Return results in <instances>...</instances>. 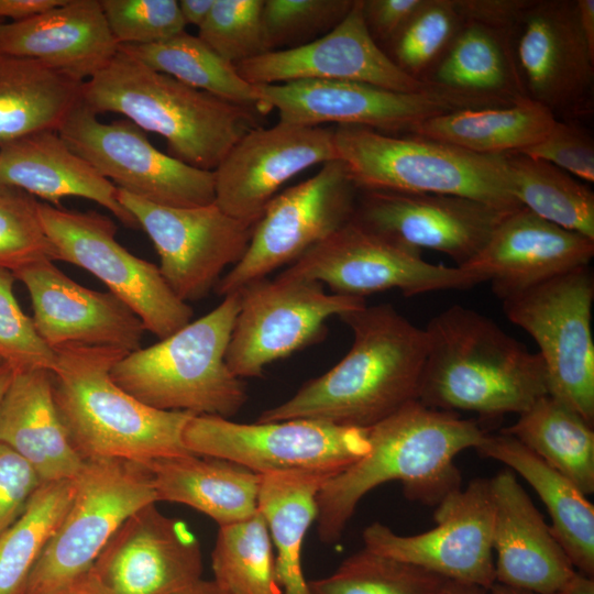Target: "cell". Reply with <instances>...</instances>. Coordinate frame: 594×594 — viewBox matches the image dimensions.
Listing matches in <instances>:
<instances>
[{"instance_id":"6da1fadb","label":"cell","mask_w":594,"mask_h":594,"mask_svg":"<svg viewBox=\"0 0 594 594\" xmlns=\"http://www.w3.org/2000/svg\"><path fill=\"white\" fill-rule=\"evenodd\" d=\"M339 318L353 333L349 352L289 399L261 413L257 422L316 419L369 429L418 400L425 329L391 304L365 305Z\"/></svg>"},{"instance_id":"7a4b0ae2","label":"cell","mask_w":594,"mask_h":594,"mask_svg":"<svg viewBox=\"0 0 594 594\" xmlns=\"http://www.w3.org/2000/svg\"><path fill=\"white\" fill-rule=\"evenodd\" d=\"M369 452L329 479L317 495L318 535L338 542L361 499L375 487L399 481L405 496L437 506L461 488L455 457L484 438L480 425L453 411L410 402L367 429Z\"/></svg>"},{"instance_id":"3957f363","label":"cell","mask_w":594,"mask_h":594,"mask_svg":"<svg viewBox=\"0 0 594 594\" xmlns=\"http://www.w3.org/2000/svg\"><path fill=\"white\" fill-rule=\"evenodd\" d=\"M425 331L421 404L493 418L520 415L549 394L540 355L479 311L453 305L436 315Z\"/></svg>"},{"instance_id":"277c9868","label":"cell","mask_w":594,"mask_h":594,"mask_svg":"<svg viewBox=\"0 0 594 594\" xmlns=\"http://www.w3.org/2000/svg\"><path fill=\"white\" fill-rule=\"evenodd\" d=\"M125 354L82 345L55 350L54 399L74 449L84 461L118 459L144 466L191 453L183 430L195 415L146 406L112 381L110 371Z\"/></svg>"},{"instance_id":"5b68a950","label":"cell","mask_w":594,"mask_h":594,"mask_svg":"<svg viewBox=\"0 0 594 594\" xmlns=\"http://www.w3.org/2000/svg\"><path fill=\"white\" fill-rule=\"evenodd\" d=\"M95 113L114 112L166 140L168 154L213 172L235 143L258 127V112L233 105L156 72L120 48L84 82Z\"/></svg>"},{"instance_id":"8992f818","label":"cell","mask_w":594,"mask_h":594,"mask_svg":"<svg viewBox=\"0 0 594 594\" xmlns=\"http://www.w3.org/2000/svg\"><path fill=\"white\" fill-rule=\"evenodd\" d=\"M240 293L147 348L119 359L112 381L155 409L230 418L248 399L245 383L226 362Z\"/></svg>"},{"instance_id":"52a82bcc","label":"cell","mask_w":594,"mask_h":594,"mask_svg":"<svg viewBox=\"0 0 594 594\" xmlns=\"http://www.w3.org/2000/svg\"><path fill=\"white\" fill-rule=\"evenodd\" d=\"M334 145L359 190L455 195L505 210L521 207L513 196L504 155L358 125H337Z\"/></svg>"},{"instance_id":"ba28073f","label":"cell","mask_w":594,"mask_h":594,"mask_svg":"<svg viewBox=\"0 0 594 594\" xmlns=\"http://www.w3.org/2000/svg\"><path fill=\"white\" fill-rule=\"evenodd\" d=\"M194 454L238 463L260 475L308 473L333 477L370 450L367 429L316 419L240 424L195 415L183 430Z\"/></svg>"},{"instance_id":"9c48e42d","label":"cell","mask_w":594,"mask_h":594,"mask_svg":"<svg viewBox=\"0 0 594 594\" xmlns=\"http://www.w3.org/2000/svg\"><path fill=\"white\" fill-rule=\"evenodd\" d=\"M70 506L35 564L24 594H46L88 573L119 527L157 502L150 470L141 464L84 461Z\"/></svg>"},{"instance_id":"30bf717a","label":"cell","mask_w":594,"mask_h":594,"mask_svg":"<svg viewBox=\"0 0 594 594\" xmlns=\"http://www.w3.org/2000/svg\"><path fill=\"white\" fill-rule=\"evenodd\" d=\"M594 277L571 270L502 300L507 319L537 343L548 393L594 425Z\"/></svg>"},{"instance_id":"8fae6325","label":"cell","mask_w":594,"mask_h":594,"mask_svg":"<svg viewBox=\"0 0 594 594\" xmlns=\"http://www.w3.org/2000/svg\"><path fill=\"white\" fill-rule=\"evenodd\" d=\"M40 217L56 261L96 276L140 318L145 331L162 340L191 321L193 308L173 293L158 266L116 240L117 227L110 218L41 202Z\"/></svg>"},{"instance_id":"7c38bea8","label":"cell","mask_w":594,"mask_h":594,"mask_svg":"<svg viewBox=\"0 0 594 594\" xmlns=\"http://www.w3.org/2000/svg\"><path fill=\"white\" fill-rule=\"evenodd\" d=\"M358 191L345 164H322L312 177L278 193L255 223L242 258L215 289L226 297L290 265L352 220Z\"/></svg>"},{"instance_id":"4fadbf2b","label":"cell","mask_w":594,"mask_h":594,"mask_svg":"<svg viewBox=\"0 0 594 594\" xmlns=\"http://www.w3.org/2000/svg\"><path fill=\"white\" fill-rule=\"evenodd\" d=\"M239 293L226 362L242 380L261 377L270 363L322 340L330 317L366 305L365 298L328 294L318 282L279 275L254 280Z\"/></svg>"},{"instance_id":"5bb4252c","label":"cell","mask_w":594,"mask_h":594,"mask_svg":"<svg viewBox=\"0 0 594 594\" xmlns=\"http://www.w3.org/2000/svg\"><path fill=\"white\" fill-rule=\"evenodd\" d=\"M278 275L318 282L333 294L360 298L388 289H399L410 297L483 283L479 275L461 267L431 264L420 251L391 241L354 220Z\"/></svg>"},{"instance_id":"9a60e30c","label":"cell","mask_w":594,"mask_h":594,"mask_svg":"<svg viewBox=\"0 0 594 594\" xmlns=\"http://www.w3.org/2000/svg\"><path fill=\"white\" fill-rule=\"evenodd\" d=\"M56 132L118 189L167 207H199L215 201L213 172L158 151L128 119L100 122L82 101Z\"/></svg>"},{"instance_id":"2e32d148","label":"cell","mask_w":594,"mask_h":594,"mask_svg":"<svg viewBox=\"0 0 594 594\" xmlns=\"http://www.w3.org/2000/svg\"><path fill=\"white\" fill-rule=\"evenodd\" d=\"M118 197L151 239L166 284L185 302L205 297L249 246L254 226L230 217L215 202L167 207L121 189Z\"/></svg>"},{"instance_id":"e0dca14e","label":"cell","mask_w":594,"mask_h":594,"mask_svg":"<svg viewBox=\"0 0 594 594\" xmlns=\"http://www.w3.org/2000/svg\"><path fill=\"white\" fill-rule=\"evenodd\" d=\"M433 519V528L409 536L375 521L363 530L364 548L488 591L495 583L490 479H474L449 494L436 506Z\"/></svg>"},{"instance_id":"ac0fdd59","label":"cell","mask_w":594,"mask_h":594,"mask_svg":"<svg viewBox=\"0 0 594 594\" xmlns=\"http://www.w3.org/2000/svg\"><path fill=\"white\" fill-rule=\"evenodd\" d=\"M279 122L320 127L324 123L358 125L382 133L411 130L427 119L481 103L441 90L398 92L373 85L343 80L302 79L255 85Z\"/></svg>"},{"instance_id":"d6986e66","label":"cell","mask_w":594,"mask_h":594,"mask_svg":"<svg viewBox=\"0 0 594 594\" xmlns=\"http://www.w3.org/2000/svg\"><path fill=\"white\" fill-rule=\"evenodd\" d=\"M514 40L528 99L556 119L592 114L594 56L580 31L575 0H531Z\"/></svg>"},{"instance_id":"ffe728a7","label":"cell","mask_w":594,"mask_h":594,"mask_svg":"<svg viewBox=\"0 0 594 594\" xmlns=\"http://www.w3.org/2000/svg\"><path fill=\"white\" fill-rule=\"evenodd\" d=\"M334 129L279 122L245 133L213 170L215 204L255 226L280 187L302 170L337 160Z\"/></svg>"},{"instance_id":"44dd1931","label":"cell","mask_w":594,"mask_h":594,"mask_svg":"<svg viewBox=\"0 0 594 594\" xmlns=\"http://www.w3.org/2000/svg\"><path fill=\"white\" fill-rule=\"evenodd\" d=\"M509 211L455 195L363 190L352 220L400 245L443 253L461 267Z\"/></svg>"},{"instance_id":"7402d4cb","label":"cell","mask_w":594,"mask_h":594,"mask_svg":"<svg viewBox=\"0 0 594 594\" xmlns=\"http://www.w3.org/2000/svg\"><path fill=\"white\" fill-rule=\"evenodd\" d=\"M253 85L302 79L355 81L398 92L437 90L403 72L373 40L361 0L328 33L292 48L271 51L235 65Z\"/></svg>"},{"instance_id":"603a6c76","label":"cell","mask_w":594,"mask_h":594,"mask_svg":"<svg viewBox=\"0 0 594 594\" xmlns=\"http://www.w3.org/2000/svg\"><path fill=\"white\" fill-rule=\"evenodd\" d=\"M202 569L195 534L155 503L119 527L92 566L111 594H174L202 579Z\"/></svg>"},{"instance_id":"cb8c5ba5","label":"cell","mask_w":594,"mask_h":594,"mask_svg":"<svg viewBox=\"0 0 594 594\" xmlns=\"http://www.w3.org/2000/svg\"><path fill=\"white\" fill-rule=\"evenodd\" d=\"M13 274L29 293L38 334L54 351L82 345L130 353L141 348L145 331L142 321L110 292L79 285L51 260Z\"/></svg>"},{"instance_id":"d4e9b609","label":"cell","mask_w":594,"mask_h":594,"mask_svg":"<svg viewBox=\"0 0 594 594\" xmlns=\"http://www.w3.org/2000/svg\"><path fill=\"white\" fill-rule=\"evenodd\" d=\"M594 240L520 207L504 216L483 249L461 268L490 282L504 300L571 270L590 265Z\"/></svg>"},{"instance_id":"484cf974","label":"cell","mask_w":594,"mask_h":594,"mask_svg":"<svg viewBox=\"0 0 594 594\" xmlns=\"http://www.w3.org/2000/svg\"><path fill=\"white\" fill-rule=\"evenodd\" d=\"M494 505L495 583L537 594H556L575 572L515 473L490 479Z\"/></svg>"},{"instance_id":"4316f807","label":"cell","mask_w":594,"mask_h":594,"mask_svg":"<svg viewBox=\"0 0 594 594\" xmlns=\"http://www.w3.org/2000/svg\"><path fill=\"white\" fill-rule=\"evenodd\" d=\"M100 0H65L23 21L0 22V53L37 59L85 82L119 51Z\"/></svg>"},{"instance_id":"83f0119b","label":"cell","mask_w":594,"mask_h":594,"mask_svg":"<svg viewBox=\"0 0 594 594\" xmlns=\"http://www.w3.org/2000/svg\"><path fill=\"white\" fill-rule=\"evenodd\" d=\"M0 184L57 205L65 197L92 200L125 227L139 228L118 188L75 153L56 131L33 133L0 147Z\"/></svg>"},{"instance_id":"f1b7e54d","label":"cell","mask_w":594,"mask_h":594,"mask_svg":"<svg viewBox=\"0 0 594 594\" xmlns=\"http://www.w3.org/2000/svg\"><path fill=\"white\" fill-rule=\"evenodd\" d=\"M0 443L21 455L42 482L78 475L84 460L59 418L50 371H13L0 402Z\"/></svg>"},{"instance_id":"f546056e","label":"cell","mask_w":594,"mask_h":594,"mask_svg":"<svg viewBox=\"0 0 594 594\" xmlns=\"http://www.w3.org/2000/svg\"><path fill=\"white\" fill-rule=\"evenodd\" d=\"M484 458L507 465L537 493L551 519L550 529L574 569L594 575V506L576 485L513 436L485 433L475 448Z\"/></svg>"},{"instance_id":"4dcf8cb0","label":"cell","mask_w":594,"mask_h":594,"mask_svg":"<svg viewBox=\"0 0 594 594\" xmlns=\"http://www.w3.org/2000/svg\"><path fill=\"white\" fill-rule=\"evenodd\" d=\"M157 502L187 505L219 527L258 512L262 475L228 460L194 453L164 458L146 465Z\"/></svg>"},{"instance_id":"1f68e13d","label":"cell","mask_w":594,"mask_h":594,"mask_svg":"<svg viewBox=\"0 0 594 594\" xmlns=\"http://www.w3.org/2000/svg\"><path fill=\"white\" fill-rule=\"evenodd\" d=\"M515 32L463 23L425 82L437 90L504 107L527 99L515 54Z\"/></svg>"},{"instance_id":"d6a6232c","label":"cell","mask_w":594,"mask_h":594,"mask_svg":"<svg viewBox=\"0 0 594 594\" xmlns=\"http://www.w3.org/2000/svg\"><path fill=\"white\" fill-rule=\"evenodd\" d=\"M82 86L37 59L0 53V147L57 131L82 102Z\"/></svg>"},{"instance_id":"836d02e7","label":"cell","mask_w":594,"mask_h":594,"mask_svg":"<svg viewBox=\"0 0 594 594\" xmlns=\"http://www.w3.org/2000/svg\"><path fill=\"white\" fill-rule=\"evenodd\" d=\"M554 121L548 109L527 98L510 106L450 111L420 122L409 134L477 154L505 155L541 141Z\"/></svg>"},{"instance_id":"e575fe53","label":"cell","mask_w":594,"mask_h":594,"mask_svg":"<svg viewBox=\"0 0 594 594\" xmlns=\"http://www.w3.org/2000/svg\"><path fill=\"white\" fill-rule=\"evenodd\" d=\"M329 479L308 473L262 475L257 505L272 538L280 594H312L302 572L301 548L317 518L318 492Z\"/></svg>"},{"instance_id":"d590c367","label":"cell","mask_w":594,"mask_h":594,"mask_svg":"<svg viewBox=\"0 0 594 594\" xmlns=\"http://www.w3.org/2000/svg\"><path fill=\"white\" fill-rule=\"evenodd\" d=\"M503 432L516 438L588 495L594 492V430L582 416L547 394Z\"/></svg>"},{"instance_id":"8d00e7d4","label":"cell","mask_w":594,"mask_h":594,"mask_svg":"<svg viewBox=\"0 0 594 594\" xmlns=\"http://www.w3.org/2000/svg\"><path fill=\"white\" fill-rule=\"evenodd\" d=\"M119 48L187 86L252 109L261 116L268 113L257 87L244 79L234 64L218 55L198 36L184 31L160 43L120 45Z\"/></svg>"},{"instance_id":"74e56055","label":"cell","mask_w":594,"mask_h":594,"mask_svg":"<svg viewBox=\"0 0 594 594\" xmlns=\"http://www.w3.org/2000/svg\"><path fill=\"white\" fill-rule=\"evenodd\" d=\"M518 204L563 229L594 240V193L563 169L520 153L504 155Z\"/></svg>"},{"instance_id":"f35d334b","label":"cell","mask_w":594,"mask_h":594,"mask_svg":"<svg viewBox=\"0 0 594 594\" xmlns=\"http://www.w3.org/2000/svg\"><path fill=\"white\" fill-rule=\"evenodd\" d=\"M74 494V480L43 482L20 517L0 535V594H24Z\"/></svg>"},{"instance_id":"ab89813d","label":"cell","mask_w":594,"mask_h":594,"mask_svg":"<svg viewBox=\"0 0 594 594\" xmlns=\"http://www.w3.org/2000/svg\"><path fill=\"white\" fill-rule=\"evenodd\" d=\"M211 565L213 581L228 594H280L272 538L260 512L219 527Z\"/></svg>"},{"instance_id":"60d3db41","label":"cell","mask_w":594,"mask_h":594,"mask_svg":"<svg viewBox=\"0 0 594 594\" xmlns=\"http://www.w3.org/2000/svg\"><path fill=\"white\" fill-rule=\"evenodd\" d=\"M448 579L366 548L333 573L308 581L312 594H447Z\"/></svg>"},{"instance_id":"b9f144b4","label":"cell","mask_w":594,"mask_h":594,"mask_svg":"<svg viewBox=\"0 0 594 594\" xmlns=\"http://www.w3.org/2000/svg\"><path fill=\"white\" fill-rule=\"evenodd\" d=\"M462 25L454 0H426L388 46V56L407 75L425 82Z\"/></svg>"},{"instance_id":"7bdbcfd3","label":"cell","mask_w":594,"mask_h":594,"mask_svg":"<svg viewBox=\"0 0 594 594\" xmlns=\"http://www.w3.org/2000/svg\"><path fill=\"white\" fill-rule=\"evenodd\" d=\"M44 260L56 261L40 217V202L0 184V267L15 273Z\"/></svg>"},{"instance_id":"ee69618b","label":"cell","mask_w":594,"mask_h":594,"mask_svg":"<svg viewBox=\"0 0 594 594\" xmlns=\"http://www.w3.org/2000/svg\"><path fill=\"white\" fill-rule=\"evenodd\" d=\"M354 0H264L262 22L268 52L300 46L328 33Z\"/></svg>"},{"instance_id":"f6af8a7d","label":"cell","mask_w":594,"mask_h":594,"mask_svg":"<svg viewBox=\"0 0 594 594\" xmlns=\"http://www.w3.org/2000/svg\"><path fill=\"white\" fill-rule=\"evenodd\" d=\"M263 3L264 0H215L197 36L234 65L267 53Z\"/></svg>"},{"instance_id":"bcb514c9","label":"cell","mask_w":594,"mask_h":594,"mask_svg":"<svg viewBox=\"0 0 594 594\" xmlns=\"http://www.w3.org/2000/svg\"><path fill=\"white\" fill-rule=\"evenodd\" d=\"M119 45H148L185 31L176 0H100Z\"/></svg>"},{"instance_id":"7dc6e473","label":"cell","mask_w":594,"mask_h":594,"mask_svg":"<svg viewBox=\"0 0 594 594\" xmlns=\"http://www.w3.org/2000/svg\"><path fill=\"white\" fill-rule=\"evenodd\" d=\"M15 276L0 267V356L13 371H52L55 351L38 334L16 301Z\"/></svg>"},{"instance_id":"c3c4849f","label":"cell","mask_w":594,"mask_h":594,"mask_svg":"<svg viewBox=\"0 0 594 594\" xmlns=\"http://www.w3.org/2000/svg\"><path fill=\"white\" fill-rule=\"evenodd\" d=\"M550 163L575 178L594 182V141L576 121L556 119L538 143L518 152Z\"/></svg>"},{"instance_id":"681fc988","label":"cell","mask_w":594,"mask_h":594,"mask_svg":"<svg viewBox=\"0 0 594 594\" xmlns=\"http://www.w3.org/2000/svg\"><path fill=\"white\" fill-rule=\"evenodd\" d=\"M42 483L21 455L0 443V535L20 517Z\"/></svg>"},{"instance_id":"f907efd6","label":"cell","mask_w":594,"mask_h":594,"mask_svg":"<svg viewBox=\"0 0 594 594\" xmlns=\"http://www.w3.org/2000/svg\"><path fill=\"white\" fill-rule=\"evenodd\" d=\"M426 0H361L364 23L373 40L387 47Z\"/></svg>"},{"instance_id":"816d5d0a","label":"cell","mask_w":594,"mask_h":594,"mask_svg":"<svg viewBox=\"0 0 594 594\" xmlns=\"http://www.w3.org/2000/svg\"><path fill=\"white\" fill-rule=\"evenodd\" d=\"M531 0H454L463 23L515 32Z\"/></svg>"},{"instance_id":"f5cc1de1","label":"cell","mask_w":594,"mask_h":594,"mask_svg":"<svg viewBox=\"0 0 594 594\" xmlns=\"http://www.w3.org/2000/svg\"><path fill=\"white\" fill-rule=\"evenodd\" d=\"M65 0H0V20L2 18L23 21L61 6Z\"/></svg>"},{"instance_id":"db71d44e","label":"cell","mask_w":594,"mask_h":594,"mask_svg":"<svg viewBox=\"0 0 594 594\" xmlns=\"http://www.w3.org/2000/svg\"><path fill=\"white\" fill-rule=\"evenodd\" d=\"M46 594H111L91 569L81 578Z\"/></svg>"},{"instance_id":"11a10c76","label":"cell","mask_w":594,"mask_h":594,"mask_svg":"<svg viewBox=\"0 0 594 594\" xmlns=\"http://www.w3.org/2000/svg\"><path fill=\"white\" fill-rule=\"evenodd\" d=\"M580 31L594 56V0H575Z\"/></svg>"},{"instance_id":"9f6ffc18","label":"cell","mask_w":594,"mask_h":594,"mask_svg":"<svg viewBox=\"0 0 594 594\" xmlns=\"http://www.w3.org/2000/svg\"><path fill=\"white\" fill-rule=\"evenodd\" d=\"M215 0H180L178 8L185 24L199 28L208 18Z\"/></svg>"},{"instance_id":"6f0895ef","label":"cell","mask_w":594,"mask_h":594,"mask_svg":"<svg viewBox=\"0 0 594 594\" xmlns=\"http://www.w3.org/2000/svg\"><path fill=\"white\" fill-rule=\"evenodd\" d=\"M556 594H594V579L575 570Z\"/></svg>"},{"instance_id":"680465c9","label":"cell","mask_w":594,"mask_h":594,"mask_svg":"<svg viewBox=\"0 0 594 594\" xmlns=\"http://www.w3.org/2000/svg\"><path fill=\"white\" fill-rule=\"evenodd\" d=\"M174 594H228L213 580H204L174 593Z\"/></svg>"},{"instance_id":"91938a15","label":"cell","mask_w":594,"mask_h":594,"mask_svg":"<svg viewBox=\"0 0 594 594\" xmlns=\"http://www.w3.org/2000/svg\"><path fill=\"white\" fill-rule=\"evenodd\" d=\"M447 594H487V590L473 584L450 582Z\"/></svg>"},{"instance_id":"94428289","label":"cell","mask_w":594,"mask_h":594,"mask_svg":"<svg viewBox=\"0 0 594 594\" xmlns=\"http://www.w3.org/2000/svg\"><path fill=\"white\" fill-rule=\"evenodd\" d=\"M12 376L13 370L9 364L3 363L0 365V402L12 380Z\"/></svg>"},{"instance_id":"6125c7cd","label":"cell","mask_w":594,"mask_h":594,"mask_svg":"<svg viewBox=\"0 0 594 594\" xmlns=\"http://www.w3.org/2000/svg\"><path fill=\"white\" fill-rule=\"evenodd\" d=\"M487 594H537V593L494 583L487 591Z\"/></svg>"},{"instance_id":"be15d7a7","label":"cell","mask_w":594,"mask_h":594,"mask_svg":"<svg viewBox=\"0 0 594 594\" xmlns=\"http://www.w3.org/2000/svg\"><path fill=\"white\" fill-rule=\"evenodd\" d=\"M3 363H4V362H3V360H2L1 356H0V365H2Z\"/></svg>"},{"instance_id":"e7e4bbea","label":"cell","mask_w":594,"mask_h":594,"mask_svg":"<svg viewBox=\"0 0 594 594\" xmlns=\"http://www.w3.org/2000/svg\"><path fill=\"white\" fill-rule=\"evenodd\" d=\"M0 22H1V20H0Z\"/></svg>"}]
</instances>
